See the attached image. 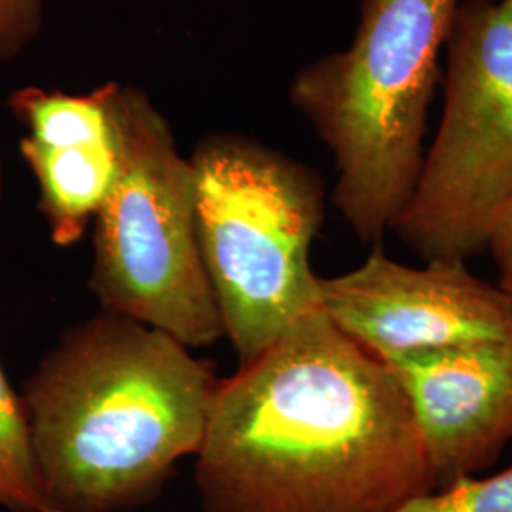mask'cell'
Instances as JSON below:
<instances>
[{"label": "cell", "instance_id": "9c48e42d", "mask_svg": "<svg viewBox=\"0 0 512 512\" xmlns=\"http://www.w3.org/2000/svg\"><path fill=\"white\" fill-rule=\"evenodd\" d=\"M114 80L93 92L21 86L6 107L23 135L19 154L38 188V211L57 247H73L109 196L118 173Z\"/></svg>", "mask_w": 512, "mask_h": 512}, {"label": "cell", "instance_id": "6da1fadb", "mask_svg": "<svg viewBox=\"0 0 512 512\" xmlns=\"http://www.w3.org/2000/svg\"><path fill=\"white\" fill-rule=\"evenodd\" d=\"M196 484L203 512H393L437 488L397 378L323 306L220 380Z\"/></svg>", "mask_w": 512, "mask_h": 512}, {"label": "cell", "instance_id": "277c9868", "mask_svg": "<svg viewBox=\"0 0 512 512\" xmlns=\"http://www.w3.org/2000/svg\"><path fill=\"white\" fill-rule=\"evenodd\" d=\"M188 160L203 268L241 365L321 306L310 251L325 188L308 165L239 133L203 137Z\"/></svg>", "mask_w": 512, "mask_h": 512}, {"label": "cell", "instance_id": "30bf717a", "mask_svg": "<svg viewBox=\"0 0 512 512\" xmlns=\"http://www.w3.org/2000/svg\"><path fill=\"white\" fill-rule=\"evenodd\" d=\"M0 507L12 512H55L44 495L23 399L0 365Z\"/></svg>", "mask_w": 512, "mask_h": 512}, {"label": "cell", "instance_id": "5bb4252c", "mask_svg": "<svg viewBox=\"0 0 512 512\" xmlns=\"http://www.w3.org/2000/svg\"><path fill=\"white\" fill-rule=\"evenodd\" d=\"M2 192H4V169H2V160H0V202H2Z\"/></svg>", "mask_w": 512, "mask_h": 512}, {"label": "cell", "instance_id": "8fae6325", "mask_svg": "<svg viewBox=\"0 0 512 512\" xmlns=\"http://www.w3.org/2000/svg\"><path fill=\"white\" fill-rule=\"evenodd\" d=\"M393 512H512V465L495 475L461 476L410 497Z\"/></svg>", "mask_w": 512, "mask_h": 512}, {"label": "cell", "instance_id": "ba28073f", "mask_svg": "<svg viewBox=\"0 0 512 512\" xmlns=\"http://www.w3.org/2000/svg\"><path fill=\"white\" fill-rule=\"evenodd\" d=\"M446 486L492 467L512 440V342L427 351L385 363Z\"/></svg>", "mask_w": 512, "mask_h": 512}, {"label": "cell", "instance_id": "7c38bea8", "mask_svg": "<svg viewBox=\"0 0 512 512\" xmlns=\"http://www.w3.org/2000/svg\"><path fill=\"white\" fill-rule=\"evenodd\" d=\"M46 0H0V65L12 63L42 33Z\"/></svg>", "mask_w": 512, "mask_h": 512}, {"label": "cell", "instance_id": "3957f363", "mask_svg": "<svg viewBox=\"0 0 512 512\" xmlns=\"http://www.w3.org/2000/svg\"><path fill=\"white\" fill-rule=\"evenodd\" d=\"M459 2L363 0L348 48L313 59L289 86L334 156L332 203L363 243L395 228L418 183Z\"/></svg>", "mask_w": 512, "mask_h": 512}, {"label": "cell", "instance_id": "5b68a950", "mask_svg": "<svg viewBox=\"0 0 512 512\" xmlns=\"http://www.w3.org/2000/svg\"><path fill=\"white\" fill-rule=\"evenodd\" d=\"M118 173L93 219L90 285L103 310L188 348L224 338L196 236L194 171L148 93L114 82Z\"/></svg>", "mask_w": 512, "mask_h": 512}, {"label": "cell", "instance_id": "7a4b0ae2", "mask_svg": "<svg viewBox=\"0 0 512 512\" xmlns=\"http://www.w3.org/2000/svg\"><path fill=\"white\" fill-rule=\"evenodd\" d=\"M220 380L162 330L103 310L63 332L23 389L55 512H124L202 446Z\"/></svg>", "mask_w": 512, "mask_h": 512}, {"label": "cell", "instance_id": "52a82bcc", "mask_svg": "<svg viewBox=\"0 0 512 512\" xmlns=\"http://www.w3.org/2000/svg\"><path fill=\"white\" fill-rule=\"evenodd\" d=\"M330 321L382 363L427 351L512 342V300L465 260L401 264L376 243L365 262L319 277Z\"/></svg>", "mask_w": 512, "mask_h": 512}, {"label": "cell", "instance_id": "8992f818", "mask_svg": "<svg viewBox=\"0 0 512 512\" xmlns=\"http://www.w3.org/2000/svg\"><path fill=\"white\" fill-rule=\"evenodd\" d=\"M444 59L439 131L393 230L423 260L467 262L512 200V0H461Z\"/></svg>", "mask_w": 512, "mask_h": 512}, {"label": "cell", "instance_id": "4fadbf2b", "mask_svg": "<svg viewBox=\"0 0 512 512\" xmlns=\"http://www.w3.org/2000/svg\"><path fill=\"white\" fill-rule=\"evenodd\" d=\"M488 251L494 256L495 268L499 274V289L512 300V200L495 222L488 241Z\"/></svg>", "mask_w": 512, "mask_h": 512}]
</instances>
